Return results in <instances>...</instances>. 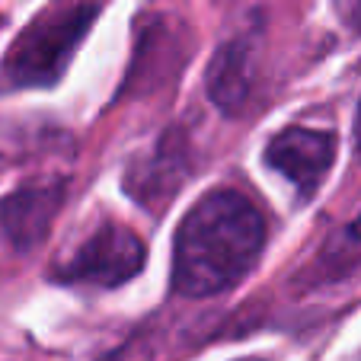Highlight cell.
I'll list each match as a JSON object with an SVG mask.
<instances>
[{"instance_id": "30bf717a", "label": "cell", "mask_w": 361, "mask_h": 361, "mask_svg": "<svg viewBox=\"0 0 361 361\" xmlns=\"http://www.w3.org/2000/svg\"><path fill=\"white\" fill-rule=\"evenodd\" d=\"M243 361H259V358H243Z\"/></svg>"}, {"instance_id": "277c9868", "label": "cell", "mask_w": 361, "mask_h": 361, "mask_svg": "<svg viewBox=\"0 0 361 361\" xmlns=\"http://www.w3.org/2000/svg\"><path fill=\"white\" fill-rule=\"evenodd\" d=\"M336 157V137L314 128H285L269 141L266 164L288 179L300 195H314Z\"/></svg>"}, {"instance_id": "3957f363", "label": "cell", "mask_w": 361, "mask_h": 361, "mask_svg": "<svg viewBox=\"0 0 361 361\" xmlns=\"http://www.w3.org/2000/svg\"><path fill=\"white\" fill-rule=\"evenodd\" d=\"M147 250L141 237L122 224H102L68 252V259L55 269L61 281H83V285H122L144 269Z\"/></svg>"}, {"instance_id": "9c48e42d", "label": "cell", "mask_w": 361, "mask_h": 361, "mask_svg": "<svg viewBox=\"0 0 361 361\" xmlns=\"http://www.w3.org/2000/svg\"><path fill=\"white\" fill-rule=\"evenodd\" d=\"M355 144H358V154H361V106H358V116H355Z\"/></svg>"}, {"instance_id": "8992f818", "label": "cell", "mask_w": 361, "mask_h": 361, "mask_svg": "<svg viewBox=\"0 0 361 361\" xmlns=\"http://www.w3.org/2000/svg\"><path fill=\"white\" fill-rule=\"evenodd\" d=\"M252 87V64H250V45L243 39L227 42L212 61L208 71V93L221 112H240L250 99Z\"/></svg>"}, {"instance_id": "7a4b0ae2", "label": "cell", "mask_w": 361, "mask_h": 361, "mask_svg": "<svg viewBox=\"0 0 361 361\" xmlns=\"http://www.w3.org/2000/svg\"><path fill=\"white\" fill-rule=\"evenodd\" d=\"M99 7L87 0H71L48 7L42 16H35L23 35L13 42L7 61L0 68L4 87L26 90V87H51L61 80L74 58L77 45L90 32Z\"/></svg>"}, {"instance_id": "6da1fadb", "label": "cell", "mask_w": 361, "mask_h": 361, "mask_svg": "<svg viewBox=\"0 0 361 361\" xmlns=\"http://www.w3.org/2000/svg\"><path fill=\"white\" fill-rule=\"evenodd\" d=\"M266 224L256 204L233 189L204 195L173 240V288L185 298H212L233 288L259 259Z\"/></svg>"}, {"instance_id": "52a82bcc", "label": "cell", "mask_w": 361, "mask_h": 361, "mask_svg": "<svg viewBox=\"0 0 361 361\" xmlns=\"http://www.w3.org/2000/svg\"><path fill=\"white\" fill-rule=\"evenodd\" d=\"M323 259L336 262V266H352V262L361 259V218L352 221V224L329 243V250L323 252Z\"/></svg>"}, {"instance_id": "ba28073f", "label": "cell", "mask_w": 361, "mask_h": 361, "mask_svg": "<svg viewBox=\"0 0 361 361\" xmlns=\"http://www.w3.org/2000/svg\"><path fill=\"white\" fill-rule=\"evenodd\" d=\"M336 10H339L342 23L355 32H361V0H336Z\"/></svg>"}, {"instance_id": "5b68a950", "label": "cell", "mask_w": 361, "mask_h": 361, "mask_svg": "<svg viewBox=\"0 0 361 361\" xmlns=\"http://www.w3.org/2000/svg\"><path fill=\"white\" fill-rule=\"evenodd\" d=\"M55 189H26L0 202V237L13 250H29L48 231V221L58 212Z\"/></svg>"}]
</instances>
